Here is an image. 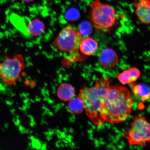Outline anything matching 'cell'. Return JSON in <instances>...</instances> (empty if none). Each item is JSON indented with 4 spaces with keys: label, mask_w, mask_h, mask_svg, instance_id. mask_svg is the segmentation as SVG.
Wrapping results in <instances>:
<instances>
[{
    "label": "cell",
    "mask_w": 150,
    "mask_h": 150,
    "mask_svg": "<svg viewBox=\"0 0 150 150\" xmlns=\"http://www.w3.org/2000/svg\"><path fill=\"white\" fill-rule=\"evenodd\" d=\"M134 104L132 95L126 87L110 86L101 108V118L104 122H122L130 115Z\"/></svg>",
    "instance_id": "obj_1"
},
{
    "label": "cell",
    "mask_w": 150,
    "mask_h": 150,
    "mask_svg": "<svg viewBox=\"0 0 150 150\" xmlns=\"http://www.w3.org/2000/svg\"><path fill=\"white\" fill-rule=\"evenodd\" d=\"M112 80L108 77L97 80L93 87L80 90L78 97L83 102L86 114L92 122L98 126L104 122L101 117L100 111Z\"/></svg>",
    "instance_id": "obj_2"
},
{
    "label": "cell",
    "mask_w": 150,
    "mask_h": 150,
    "mask_svg": "<svg viewBox=\"0 0 150 150\" xmlns=\"http://www.w3.org/2000/svg\"><path fill=\"white\" fill-rule=\"evenodd\" d=\"M89 18L91 23L97 31L107 32L117 23V11L113 7L95 0L90 6Z\"/></svg>",
    "instance_id": "obj_3"
},
{
    "label": "cell",
    "mask_w": 150,
    "mask_h": 150,
    "mask_svg": "<svg viewBox=\"0 0 150 150\" xmlns=\"http://www.w3.org/2000/svg\"><path fill=\"white\" fill-rule=\"evenodd\" d=\"M124 136L131 145L145 147L150 142V124L141 114L134 116Z\"/></svg>",
    "instance_id": "obj_4"
},
{
    "label": "cell",
    "mask_w": 150,
    "mask_h": 150,
    "mask_svg": "<svg viewBox=\"0 0 150 150\" xmlns=\"http://www.w3.org/2000/svg\"><path fill=\"white\" fill-rule=\"evenodd\" d=\"M84 37L72 24L66 26L52 42L54 47L62 52L72 54L78 52Z\"/></svg>",
    "instance_id": "obj_5"
},
{
    "label": "cell",
    "mask_w": 150,
    "mask_h": 150,
    "mask_svg": "<svg viewBox=\"0 0 150 150\" xmlns=\"http://www.w3.org/2000/svg\"><path fill=\"white\" fill-rule=\"evenodd\" d=\"M25 67L24 60L21 55L7 58L0 62V78L6 85H12L19 79L21 73Z\"/></svg>",
    "instance_id": "obj_6"
},
{
    "label": "cell",
    "mask_w": 150,
    "mask_h": 150,
    "mask_svg": "<svg viewBox=\"0 0 150 150\" xmlns=\"http://www.w3.org/2000/svg\"><path fill=\"white\" fill-rule=\"evenodd\" d=\"M98 62L102 67L106 69H111L115 67L119 62V57L116 52L112 49H104L99 53Z\"/></svg>",
    "instance_id": "obj_7"
},
{
    "label": "cell",
    "mask_w": 150,
    "mask_h": 150,
    "mask_svg": "<svg viewBox=\"0 0 150 150\" xmlns=\"http://www.w3.org/2000/svg\"><path fill=\"white\" fill-rule=\"evenodd\" d=\"M135 13L141 22L150 24V0H137L134 3Z\"/></svg>",
    "instance_id": "obj_8"
},
{
    "label": "cell",
    "mask_w": 150,
    "mask_h": 150,
    "mask_svg": "<svg viewBox=\"0 0 150 150\" xmlns=\"http://www.w3.org/2000/svg\"><path fill=\"white\" fill-rule=\"evenodd\" d=\"M140 76V71L135 67H132L124 71L118 75L117 78L122 84H127L136 81Z\"/></svg>",
    "instance_id": "obj_9"
},
{
    "label": "cell",
    "mask_w": 150,
    "mask_h": 150,
    "mask_svg": "<svg viewBox=\"0 0 150 150\" xmlns=\"http://www.w3.org/2000/svg\"><path fill=\"white\" fill-rule=\"evenodd\" d=\"M98 47V43L93 38L86 37L81 42L79 49L84 55L91 56L96 52Z\"/></svg>",
    "instance_id": "obj_10"
},
{
    "label": "cell",
    "mask_w": 150,
    "mask_h": 150,
    "mask_svg": "<svg viewBox=\"0 0 150 150\" xmlns=\"http://www.w3.org/2000/svg\"><path fill=\"white\" fill-rule=\"evenodd\" d=\"M57 94L58 97L61 100L65 102L69 101L74 97L75 89L71 84L64 83L58 87Z\"/></svg>",
    "instance_id": "obj_11"
},
{
    "label": "cell",
    "mask_w": 150,
    "mask_h": 150,
    "mask_svg": "<svg viewBox=\"0 0 150 150\" xmlns=\"http://www.w3.org/2000/svg\"><path fill=\"white\" fill-rule=\"evenodd\" d=\"M130 84L134 94L142 101L145 102L150 98V90L147 86L143 84H136L133 82Z\"/></svg>",
    "instance_id": "obj_12"
},
{
    "label": "cell",
    "mask_w": 150,
    "mask_h": 150,
    "mask_svg": "<svg viewBox=\"0 0 150 150\" xmlns=\"http://www.w3.org/2000/svg\"><path fill=\"white\" fill-rule=\"evenodd\" d=\"M27 29L29 34L34 36H38L42 35L45 31V24L40 20L35 18L28 23Z\"/></svg>",
    "instance_id": "obj_13"
},
{
    "label": "cell",
    "mask_w": 150,
    "mask_h": 150,
    "mask_svg": "<svg viewBox=\"0 0 150 150\" xmlns=\"http://www.w3.org/2000/svg\"><path fill=\"white\" fill-rule=\"evenodd\" d=\"M68 108L69 111L74 114H81L84 110L83 102L78 97L69 101Z\"/></svg>",
    "instance_id": "obj_14"
},
{
    "label": "cell",
    "mask_w": 150,
    "mask_h": 150,
    "mask_svg": "<svg viewBox=\"0 0 150 150\" xmlns=\"http://www.w3.org/2000/svg\"><path fill=\"white\" fill-rule=\"evenodd\" d=\"M22 1H23L26 3H29L33 1L34 0H22Z\"/></svg>",
    "instance_id": "obj_15"
}]
</instances>
